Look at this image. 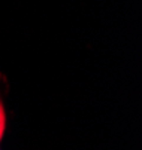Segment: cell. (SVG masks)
Masks as SVG:
<instances>
[{"label": "cell", "instance_id": "obj_1", "mask_svg": "<svg viewBox=\"0 0 142 150\" xmlns=\"http://www.w3.org/2000/svg\"><path fill=\"white\" fill-rule=\"evenodd\" d=\"M5 123H6L5 109H3V104L0 103V140H2V137H3V132H5Z\"/></svg>", "mask_w": 142, "mask_h": 150}]
</instances>
